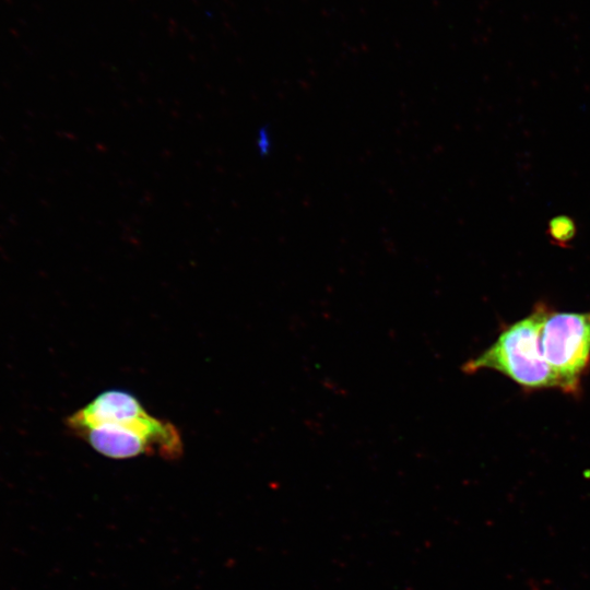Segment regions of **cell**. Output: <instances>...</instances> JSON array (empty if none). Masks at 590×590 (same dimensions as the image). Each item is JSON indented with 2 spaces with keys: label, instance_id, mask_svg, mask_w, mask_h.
I'll return each instance as SVG.
<instances>
[{
  "label": "cell",
  "instance_id": "7a4b0ae2",
  "mask_svg": "<svg viewBox=\"0 0 590 590\" xmlns=\"http://www.w3.org/2000/svg\"><path fill=\"white\" fill-rule=\"evenodd\" d=\"M548 308L539 303L528 316L504 327L488 347L463 364L462 371L494 370L527 391L560 390L558 378L541 347V331Z\"/></svg>",
  "mask_w": 590,
  "mask_h": 590
},
{
  "label": "cell",
  "instance_id": "277c9868",
  "mask_svg": "<svg viewBox=\"0 0 590 590\" xmlns=\"http://www.w3.org/2000/svg\"><path fill=\"white\" fill-rule=\"evenodd\" d=\"M576 232L574 220L567 215L553 217L547 226L550 239L560 247H567L568 243L574 239Z\"/></svg>",
  "mask_w": 590,
  "mask_h": 590
},
{
  "label": "cell",
  "instance_id": "3957f363",
  "mask_svg": "<svg viewBox=\"0 0 590 590\" xmlns=\"http://www.w3.org/2000/svg\"><path fill=\"white\" fill-rule=\"evenodd\" d=\"M543 356L558 378L560 390L576 394L590 368V311L548 308L541 331Z\"/></svg>",
  "mask_w": 590,
  "mask_h": 590
},
{
  "label": "cell",
  "instance_id": "6da1fadb",
  "mask_svg": "<svg viewBox=\"0 0 590 590\" xmlns=\"http://www.w3.org/2000/svg\"><path fill=\"white\" fill-rule=\"evenodd\" d=\"M66 423L95 451L110 459L142 455L177 459L184 450L177 427L148 413L133 394L123 390L102 392Z\"/></svg>",
  "mask_w": 590,
  "mask_h": 590
}]
</instances>
